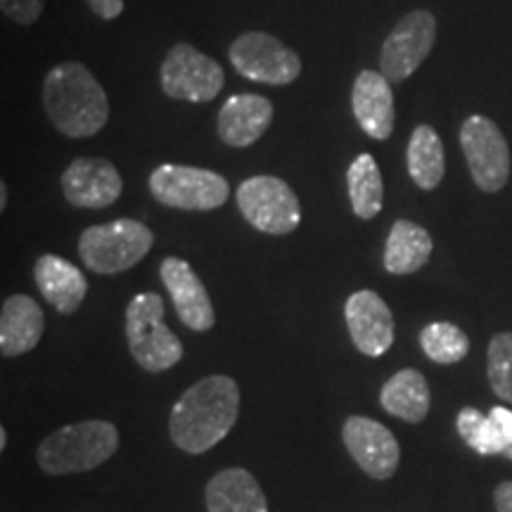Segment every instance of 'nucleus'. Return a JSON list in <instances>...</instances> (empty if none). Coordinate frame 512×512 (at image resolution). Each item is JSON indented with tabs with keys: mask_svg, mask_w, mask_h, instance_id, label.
Listing matches in <instances>:
<instances>
[{
	"mask_svg": "<svg viewBox=\"0 0 512 512\" xmlns=\"http://www.w3.org/2000/svg\"><path fill=\"white\" fill-rule=\"evenodd\" d=\"M240 387L228 375H209L195 382L176 401L169 418L174 444L190 456L214 448L238 422Z\"/></svg>",
	"mask_w": 512,
	"mask_h": 512,
	"instance_id": "nucleus-1",
	"label": "nucleus"
},
{
	"mask_svg": "<svg viewBox=\"0 0 512 512\" xmlns=\"http://www.w3.org/2000/svg\"><path fill=\"white\" fill-rule=\"evenodd\" d=\"M43 110L67 138H91L110 119V100L86 64L62 62L43 81Z\"/></svg>",
	"mask_w": 512,
	"mask_h": 512,
	"instance_id": "nucleus-2",
	"label": "nucleus"
},
{
	"mask_svg": "<svg viewBox=\"0 0 512 512\" xmlns=\"http://www.w3.org/2000/svg\"><path fill=\"white\" fill-rule=\"evenodd\" d=\"M119 448V430L112 422L86 420L48 434L38 446V465L46 475H76L107 463Z\"/></svg>",
	"mask_w": 512,
	"mask_h": 512,
	"instance_id": "nucleus-3",
	"label": "nucleus"
},
{
	"mask_svg": "<svg viewBox=\"0 0 512 512\" xmlns=\"http://www.w3.org/2000/svg\"><path fill=\"white\" fill-rule=\"evenodd\" d=\"M126 339L131 356L147 373H164L183 358V344L164 323V302L155 292L136 294L126 306Z\"/></svg>",
	"mask_w": 512,
	"mask_h": 512,
	"instance_id": "nucleus-4",
	"label": "nucleus"
},
{
	"mask_svg": "<svg viewBox=\"0 0 512 512\" xmlns=\"http://www.w3.org/2000/svg\"><path fill=\"white\" fill-rule=\"evenodd\" d=\"M155 245V235L145 223L119 219L91 226L79 238V256L93 273H124L145 259Z\"/></svg>",
	"mask_w": 512,
	"mask_h": 512,
	"instance_id": "nucleus-5",
	"label": "nucleus"
},
{
	"mask_svg": "<svg viewBox=\"0 0 512 512\" xmlns=\"http://www.w3.org/2000/svg\"><path fill=\"white\" fill-rule=\"evenodd\" d=\"M150 192L164 207L211 211L228 202L230 185L216 171L183 164H162L150 174Z\"/></svg>",
	"mask_w": 512,
	"mask_h": 512,
	"instance_id": "nucleus-6",
	"label": "nucleus"
},
{
	"mask_svg": "<svg viewBox=\"0 0 512 512\" xmlns=\"http://www.w3.org/2000/svg\"><path fill=\"white\" fill-rule=\"evenodd\" d=\"M238 209L249 226L268 235H290L302 221L297 195L278 176H252L238 188Z\"/></svg>",
	"mask_w": 512,
	"mask_h": 512,
	"instance_id": "nucleus-7",
	"label": "nucleus"
},
{
	"mask_svg": "<svg viewBox=\"0 0 512 512\" xmlns=\"http://www.w3.org/2000/svg\"><path fill=\"white\" fill-rule=\"evenodd\" d=\"M230 64L249 81L287 86L302 74V60L290 46L264 31H247L230 43Z\"/></svg>",
	"mask_w": 512,
	"mask_h": 512,
	"instance_id": "nucleus-8",
	"label": "nucleus"
},
{
	"mask_svg": "<svg viewBox=\"0 0 512 512\" xmlns=\"http://www.w3.org/2000/svg\"><path fill=\"white\" fill-rule=\"evenodd\" d=\"M159 81L169 98L211 102L226 86V74L214 57L200 53L190 43H176L164 57Z\"/></svg>",
	"mask_w": 512,
	"mask_h": 512,
	"instance_id": "nucleus-9",
	"label": "nucleus"
},
{
	"mask_svg": "<svg viewBox=\"0 0 512 512\" xmlns=\"http://www.w3.org/2000/svg\"><path fill=\"white\" fill-rule=\"evenodd\" d=\"M460 147L479 190L498 192L505 188L510 178V147L494 121L482 114L467 117L460 126Z\"/></svg>",
	"mask_w": 512,
	"mask_h": 512,
	"instance_id": "nucleus-10",
	"label": "nucleus"
},
{
	"mask_svg": "<svg viewBox=\"0 0 512 512\" xmlns=\"http://www.w3.org/2000/svg\"><path fill=\"white\" fill-rule=\"evenodd\" d=\"M437 41V19L427 10H413L389 31L380 53V69L392 83L406 81L427 60Z\"/></svg>",
	"mask_w": 512,
	"mask_h": 512,
	"instance_id": "nucleus-11",
	"label": "nucleus"
},
{
	"mask_svg": "<svg viewBox=\"0 0 512 512\" xmlns=\"http://www.w3.org/2000/svg\"><path fill=\"white\" fill-rule=\"evenodd\" d=\"M342 439L356 465L373 479H389L399 470V441L382 422L351 415L342 427Z\"/></svg>",
	"mask_w": 512,
	"mask_h": 512,
	"instance_id": "nucleus-12",
	"label": "nucleus"
},
{
	"mask_svg": "<svg viewBox=\"0 0 512 512\" xmlns=\"http://www.w3.org/2000/svg\"><path fill=\"white\" fill-rule=\"evenodd\" d=\"M124 181L117 166L102 157H79L64 169V200L79 209H105L121 197Z\"/></svg>",
	"mask_w": 512,
	"mask_h": 512,
	"instance_id": "nucleus-13",
	"label": "nucleus"
},
{
	"mask_svg": "<svg viewBox=\"0 0 512 512\" xmlns=\"http://www.w3.org/2000/svg\"><path fill=\"white\" fill-rule=\"evenodd\" d=\"M344 318L351 342L361 354L377 358L387 354L394 344V316L380 294L358 290L344 304Z\"/></svg>",
	"mask_w": 512,
	"mask_h": 512,
	"instance_id": "nucleus-14",
	"label": "nucleus"
},
{
	"mask_svg": "<svg viewBox=\"0 0 512 512\" xmlns=\"http://www.w3.org/2000/svg\"><path fill=\"white\" fill-rule=\"evenodd\" d=\"M159 275H162L166 290L171 294V302H174L178 318H181L185 328L195 332H207L214 328L216 313L214 306H211L209 292L188 261L178 259V256H166L162 266H159Z\"/></svg>",
	"mask_w": 512,
	"mask_h": 512,
	"instance_id": "nucleus-15",
	"label": "nucleus"
},
{
	"mask_svg": "<svg viewBox=\"0 0 512 512\" xmlns=\"http://www.w3.org/2000/svg\"><path fill=\"white\" fill-rule=\"evenodd\" d=\"M387 76L363 69L351 88V110L366 136L387 140L394 131V93Z\"/></svg>",
	"mask_w": 512,
	"mask_h": 512,
	"instance_id": "nucleus-16",
	"label": "nucleus"
},
{
	"mask_svg": "<svg viewBox=\"0 0 512 512\" xmlns=\"http://www.w3.org/2000/svg\"><path fill=\"white\" fill-rule=\"evenodd\" d=\"M271 121V100L264 98V95L240 93L230 95V98L223 102L216 128H219L221 143L242 150V147L254 145L256 140L264 136L268 126H271Z\"/></svg>",
	"mask_w": 512,
	"mask_h": 512,
	"instance_id": "nucleus-17",
	"label": "nucleus"
},
{
	"mask_svg": "<svg viewBox=\"0 0 512 512\" xmlns=\"http://www.w3.org/2000/svg\"><path fill=\"white\" fill-rule=\"evenodd\" d=\"M34 278L43 299L60 311L62 316H72L79 311L88 294V280L79 266L55 254H43L34 266Z\"/></svg>",
	"mask_w": 512,
	"mask_h": 512,
	"instance_id": "nucleus-18",
	"label": "nucleus"
},
{
	"mask_svg": "<svg viewBox=\"0 0 512 512\" xmlns=\"http://www.w3.org/2000/svg\"><path fill=\"white\" fill-rule=\"evenodd\" d=\"M46 330L43 309L27 294H12L0 311V354L15 358L29 354Z\"/></svg>",
	"mask_w": 512,
	"mask_h": 512,
	"instance_id": "nucleus-19",
	"label": "nucleus"
},
{
	"mask_svg": "<svg viewBox=\"0 0 512 512\" xmlns=\"http://www.w3.org/2000/svg\"><path fill=\"white\" fill-rule=\"evenodd\" d=\"M204 501L209 512H268L264 489L245 467H228L211 477Z\"/></svg>",
	"mask_w": 512,
	"mask_h": 512,
	"instance_id": "nucleus-20",
	"label": "nucleus"
},
{
	"mask_svg": "<svg viewBox=\"0 0 512 512\" xmlns=\"http://www.w3.org/2000/svg\"><path fill=\"white\" fill-rule=\"evenodd\" d=\"M380 403L384 411L394 415V418L422 422L430 413V384H427L420 370H399L392 380L384 382Z\"/></svg>",
	"mask_w": 512,
	"mask_h": 512,
	"instance_id": "nucleus-21",
	"label": "nucleus"
},
{
	"mask_svg": "<svg viewBox=\"0 0 512 512\" xmlns=\"http://www.w3.org/2000/svg\"><path fill=\"white\" fill-rule=\"evenodd\" d=\"M432 247L425 228L413 221H396L384 245V268L394 275H411L430 261Z\"/></svg>",
	"mask_w": 512,
	"mask_h": 512,
	"instance_id": "nucleus-22",
	"label": "nucleus"
},
{
	"mask_svg": "<svg viewBox=\"0 0 512 512\" xmlns=\"http://www.w3.org/2000/svg\"><path fill=\"white\" fill-rule=\"evenodd\" d=\"M408 174L420 190H434L444 181L446 174V157L444 143H441L439 133L432 126L422 124L413 131L408 140Z\"/></svg>",
	"mask_w": 512,
	"mask_h": 512,
	"instance_id": "nucleus-23",
	"label": "nucleus"
},
{
	"mask_svg": "<svg viewBox=\"0 0 512 512\" xmlns=\"http://www.w3.org/2000/svg\"><path fill=\"white\" fill-rule=\"evenodd\" d=\"M347 185L354 214L363 221H373L384 204L382 174L373 155L363 152L351 162L347 169Z\"/></svg>",
	"mask_w": 512,
	"mask_h": 512,
	"instance_id": "nucleus-24",
	"label": "nucleus"
},
{
	"mask_svg": "<svg viewBox=\"0 0 512 512\" xmlns=\"http://www.w3.org/2000/svg\"><path fill=\"white\" fill-rule=\"evenodd\" d=\"M420 347L430 361L451 366V363L463 361L467 356V351H470V339H467V335L458 328V325L439 320V323H430L427 328H422Z\"/></svg>",
	"mask_w": 512,
	"mask_h": 512,
	"instance_id": "nucleus-25",
	"label": "nucleus"
},
{
	"mask_svg": "<svg viewBox=\"0 0 512 512\" xmlns=\"http://www.w3.org/2000/svg\"><path fill=\"white\" fill-rule=\"evenodd\" d=\"M458 434L479 456H498L505 453V437L498 422L477 408H463L456 420Z\"/></svg>",
	"mask_w": 512,
	"mask_h": 512,
	"instance_id": "nucleus-26",
	"label": "nucleus"
},
{
	"mask_svg": "<svg viewBox=\"0 0 512 512\" xmlns=\"http://www.w3.org/2000/svg\"><path fill=\"white\" fill-rule=\"evenodd\" d=\"M489 384L498 399L512 406V332H501L489 342Z\"/></svg>",
	"mask_w": 512,
	"mask_h": 512,
	"instance_id": "nucleus-27",
	"label": "nucleus"
},
{
	"mask_svg": "<svg viewBox=\"0 0 512 512\" xmlns=\"http://www.w3.org/2000/svg\"><path fill=\"white\" fill-rule=\"evenodd\" d=\"M46 0H0V10L3 15L12 19V22L22 24V27H31L36 19L41 17Z\"/></svg>",
	"mask_w": 512,
	"mask_h": 512,
	"instance_id": "nucleus-28",
	"label": "nucleus"
},
{
	"mask_svg": "<svg viewBox=\"0 0 512 512\" xmlns=\"http://www.w3.org/2000/svg\"><path fill=\"white\" fill-rule=\"evenodd\" d=\"M491 418L498 422V427H501L503 437H505V456L512 458V411L503 406H496L491 408Z\"/></svg>",
	"mask_w": 512,
	"mask_h": 512,
	"instance_id": "nucleus-29",
	"label": "nucleus"
},
{
	"mask_svg": "<svg viewBox=\"0 0 512 512\" xmlns=\"http://www.w3.org/2000/svg\"><path fill=\"white\" fill-rule=\"evenodd\" d=\"M86 3L105 22H112V19H117L124 12V0H86Z\"/></svg>",
	"mask_w": 512,
	"mask_h": 512,
	"instance_id": "nucleus-30",
	"label": "nucleus"
},
{
	"mask_svg": "<svg viewBox=\"0 0 512 512\" xmlns=\"http://www.w3.org/2000/svg\"><path fill=\"white\" fill-rule=\"evenodd\" d=\"M494 498L498 512H512V482L498 484Z\"/></svg>",
	"mask_w": 512,
	"mask_h": 512,
	"instance_id": "nucleus-31",
	"label": "nucleus"
},
{
	"mask_svg": "<svg viewBox=\"0 0 512 512\" xmlns=\"http://www.w3.org/2000/svg\"><path fill=\"white\" fill-rule=\"evenodd\" d=\"M8 207V185L0 183V209Z\"/></svg>",
	"mask_w": 512,
	"mask_h": 512,
	"instance_id": "nucleus-32",
	"label": "nucleus"
},
{
	"mask_svg": "<svg viewBox=\"0 0 512 512\" xmlns=\"http://www.w3.org/2000/svg\"><path fill=\"white\" fill-rule=\"evenodd\" d=\"M5 446H8V432L0 430V448H3V451H5Z\"/></svg>",
	"mask_w": 512,
	"mask_h": 512,
	"instance_id": "nucleus-33",
	"label": "nucleus"
}]
</instances>
